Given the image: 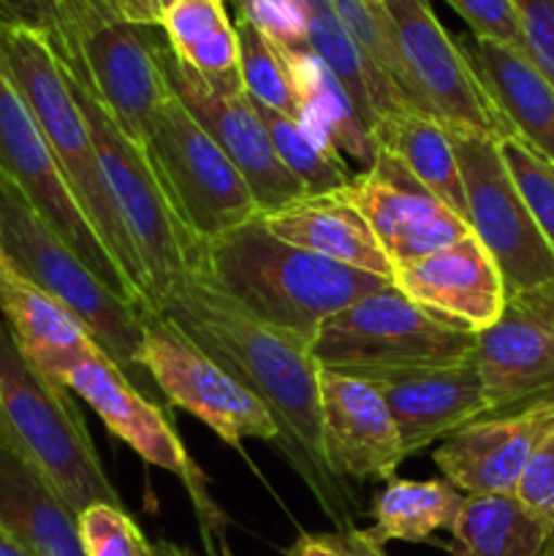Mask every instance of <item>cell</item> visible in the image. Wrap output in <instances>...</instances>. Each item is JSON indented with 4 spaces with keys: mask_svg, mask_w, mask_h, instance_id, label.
Masks as SVG:
<instances>
[{
    "mask_svg": "<svg viewBox=\"0 0 554 556\" xmlns=\"http://www.w3.org/2000/svg\"><path fill=\"white\" fill-rule=\"evenodd\" d=\"M318 400L331 470L345 483H389L405 451L378 386L318 367Z\"/></svg>",
    "mask_w": 554,
    "mask_h": 556,
    "instance_id": "obj_18",
    "label": "cell"
},
{
    "mask_svg": "<svg viewBox=\"0 0 554 556\" xmlns=\"http://www.w3.org/2000/svg\"><path fill=\"white\" fill-rule=\"evenodd\" d=\"M255 109L264 119L277 157L293 174V179L302 185L304 195L340 193L351 182V168H348L345 157H342V152L335 150L331 141L315 134L302 119L286 117V114L259 106V103H255Z\"/></svg>",
    "mask_w": 554,
    "mask_h": 556,
    "instance_id": "obj_32",
    "label": "cell"
},
{
    "mask_svg": "<svg viewBox=\"0 0 554 556\" xmlns=\"http://www.w3.org/2000/svg\"><path fill=\"white\" fill-rule=\"evenodd\" d=\"M141 326L139 362L163 405L188 410L228 445H242V440L277 443V427L259 396L201 351L177 324L163 313H144Z\"/></svg>",
    "mask_w": 554,
    "mask_h": 556,
    "instance_id": "obj_13",
    "label": "cell"
},
{
    "mask_svg": "<svg viewBox=\"0 0 554 556\" xmlns=\"http://www.w3.org/2000/svg\"><path fill=\"white\" fill-rule=\"evenodd\" d=\"M161 30L174 58L215 90H244L239 74V36L223 0H177Z\"/></svg>",
    "mask_w": 554,
    "mask_h": 556,
    "instance_id": "obj_26",
    "label": "cell"
},
{
    "mask_svg": "<svg viewBox=\"0 0 554 556\" xmlns=\"http://www.w3.org/2000/svg\"><path fill=\"white\" fill-rule=\"evenodd\" d=\"M340 195L367 220L394 269L473 233L454 206L418 182L411 168L386 150H378L367 168L353 174Z\"/></svg>",
    "mask_w": 554,
    "mask_h": 556,
    "instance_id": "obj_17",
    "label": "cell"
},
{
    "mask_svg": "<svg viewBox=\"0 0 554 556\" xmlns=\"http://www.w3.org/2000/svg\"><path fill=\"white\" fill-rule=\"evenodd\" d=\"M286 556H386L383 546L367 535V530H331L302 532Z\"/></svg>",
    "mask_w": 554,
    "mask_h": 556,
    "instance_id": "obj_40",
    "label": "cell"
},
{
    "mask_svg": "<svg viewBox=\"0 0 554 556\" xmlns=\"http://www.w3.org/2000/svg\"><path fill=\"white\" fill-rule=\"evenodd\" d=\"M470 27V36L489 38L511 49L525 52L519 20L511 0H445Z\"/></svg>",
    "mask_w": 554,
    "mask_h": 556,
    "instance_id": "obj_37",
    "label": "cell"
},
{
    "mask_svg": "<svg viewBox=\"0 0 554 556\" xmlns=\"http://www.w3.org/2000/svg\"><path fill=\"white\" fill-rule=\"evenodd\" d=\"M500 152L514 177L516 188L525 195L543 239L554 253V163L532 150L519 136L500 139Z\"/></svg>",
    "mask_w": 554,
    "mask_h": 556,
    "instance_id": "obj_34",
    "label": "cell"
},
{
    "mask_svg": "<svg viewBox=\"0 0 554 556\" xmlns=\"http://www.w3.org/2000/svg\"><path fill=\"white\" fill-rule=\"evenodd\" d=\"M54 0H0V20L41 27Z\"/></svg>",
    "mask_w": 554,
    "mask_h": 556,
    "instance_id": "obj_42",
    "label": "cell"
},
{
    "mask_svg": "<svg viewBox=\"0 0 554 556\" xmlns=\"http://www.w3.org/2000/svg\"><path fill=\"white\" fill-rule=\"evenodd\" d=\"M0 237L11 264L25 271L36 286L52 293L79 318L96 345L119 372L155 405H163L155 383L141 367L144 313L125 302L117 291L98 280L96 271L52 231L27 195L0 174Z\"/></svg>",
    "mask_w": 554,
    "mask_h": 556,
    "instance_id": "obj_5",
    "label": "cell"
},
{
    "mask_svg": "<svg viewBox=\"0 0 554 556\" xmlns=\"http://www.w3.org/2000/svg\"><path fill=\"white\" fill-rule=\"evenodd\" d=\"M487 416L554 402V282L508 293L505 309L476 334Z\"/></svg>",
    "mask_w": 554,
    "mask_h": 556,
    "instance_id": "obj_15",
    "label": "cell"
},
{
    "mask_svg": "<svg viewBox=\"0 0 554 556\" xmlns=\"http://www.w3.org/2000/svg\"><path fill=\"white\" fill-rule=\"evenodd\" d=\"M519 20L525 54L554 85V0H511Z\"/></svg>",
    "mask_w": 554,
    "mask_h": 556,
    "instance_id": "obj_38",
    "label": "cell"
},
{
    "mask_svg": "<svg viewBox=\"0 0 554 556\" xmlns=\"http://www.w3.org/2000/svg\"><path fill=\"white\" fill-rule=\"evenodd\" d=\"M465 505V494L445 478L435 481H402L391 478L373 500V519L367 535L386 546L389 541L427 543L435 532L454 527Z\"/></svg>",
    "mask_w": 554,
    "mask_h": 556,
    "instance_id": "obj_31",
    "label": "cell"
},
{
    "mask_svg": "<svg viewBox=\"0 0 554 556\" xmlns=\"http://www.w3.org/2000/svg\"><path fill=\"white\" fill-rule=\"evenodd\" d=\"M41 30L52 41L63 68L144 150L147 128L172 96L158 63L161 27L130 25L109 0H54Z\"/></svg>",
    "mask_w": 554,
    "mask_h": 556,
    "instance_id": "obj_4",
    "label": "cell"
},
{
    "mask_svg": "<svg viewBox=\"0 0 554 556\" xmlns=\"http://www.w3.org/2000/svg\"><path fill=\"white\" fill-rule=\"evenodd\" d=\"M199 269L261 324L310 345L326 318L391 286L383 277L282 242L266 231L261 217L204 242Z\"/></svg>",
    "mask_w": 554,
    "mask_h": 556,
    "instance_id": "obj_2",
    "label": "cell"
},
{
    "mask_svg": "<svg viewBox=\"0 0 554 556\" xmlns=\"http://www.w3.org/2000/svg\"><path fill=\"white\" fill-rule=\"evenodd\" d=\"M373 139L378 150L391 152L396 161L405 163L418 182L427 185L467 220L459 161L443 123L416 109H400L375 119Z\"/></svg>",
    "mask_w": 554,
    "mask_h": 556,
    "instance_id": "obj_29",
    "label": "cell"
},
{
    "mask_svg": "<svg viewBox=\"0 0 554 556\" xmlns=\"http://www.w3.org/2000/svg\"><path fill=\"white\" fill-rule=\"evenodd\" d=\"M3 255H5L3 253V237H0V258H3Z\"/></svg>",
    "mask_w": 554,
    "mask_h": 556,
    "instance_id": "obj_45",
    "label": "cell"
},
{
    "mask_svg": "<svg viewBox=\"0 0 554 556\" xmlns=\"http://www.w3.org/2000/svg\"><path fill=\"white\" fill-rule=\"evenodd\" d=\"M0 318L22 356L63 389L65 375L92 351H101L79 318L16 269L9 255L0 258Z\"/></svg>",
    "mask_w": 554,
    "mask_h": 556,
    "instance_id": "obj_22",
    "label": "cell"
},
{
    "mask_svg": "<svg viewBox=\"0 0 554 556\" xmlns=\"http://www.w3.org/2000/svg\"><path fill=\"white\" fill-rule=\"evenodd\" d=\"M373 383L394 416L405 459L487 418V396L473 358L454 367L378 375Z\"/></svg>",
    "mask_w": 554,
    "mask_h": 556,
    "instance_id": "obj_21",
    "label": "cell"
},
{
    "mask_svg": "<svg viewBox=\"0 0 554 556\" xmlns=\"http://www.w3.org/2000/svg\"><path fill=\"white\" fill-rule=\"evenodd\" d=\"M158 63L166 76L168 90L199 119L201 128L212 136V141L226 152L228 161L242 174L261 215L304 199L302 185L277 157L264 119L248 92L215 90L201 81L193 71H188L174 58L163 30L158 33Z\"/></svg>",
    "mask_w": 554,
    "mask_h": 556,
    "instance_id": "obj_16",
    "label": "cell"
},
{
    "mask_svg": "<svg viewBox=\"0 0 554 556\" xmlns=\"http://www.w3.org/2000/svg\"><path fill=\"white\" fill-rule=\"evenodd\" d=\"M76 521L85 556H152V543H147L123 505L96 503Z\"/></svg>",
    "mask_w": 554,
    "mask_h": 556,
    "instance_id": "obj_35",
    "label": "cell"
},
{
    "mask_svg": "<svg viewBox=\"0 0 554 556\" xmlns=\"http://www.w3.org/2000/svg\"><path fill=\"white\" fill-rule=\"evenodd\" d=\"M65 389L79 394L98 413V418L106 424L109 432L123 440V443H128L147 465L161 467V470L172 472L182 481L185 492L190 494V503H193L206 552L212 556H228L226 514L212 500L210 481L201 472V467L190 459L174 424L163 416V407L147 400L119 372L117 364L103 356V351H92L90 356L81 358L65 375Z\"/></svg>",
    "mask_w": 554,
    "mask_h": 556,
    "instance_id": "obj_11",
    "label": "cell"
},
{
    "mask_svg": "<svg viewBox=\"0 0 554 556\" xmlns=\"http://www.w3.org/2000/svg\"><path fill=\"white\" fill-rule=\"evenodd\" d=\"M451 556H549L554 530L516 494H465Z\"/></svg>",
    "mask_w": 554,
    "mask_h": 556,
    "instance_id": "obj_28",
    "label": "cell"
},
{
    "mask_svg": "<svg viewBox=\"0 0 554 556\" xmlns=\"http://www.w3.org/2000/svg\"><path fill=\"white\" fill-rule=\"evenodd\" d=\"M223 3H237V0H223Z\"/></svg>",
    "mask_w": 554,
    "mask_h": 556,
    "instance_id": "obj_46",
    "label": "cell"
},
{
    "mask_svg": "<svg viewBox=\"0 0 554 556\" xmlns=\"http://www.w3.org/2000/svg\"><path fill=\"white\" fill-rule=\"evenodd\" d=\"M465 188L467 226L498 264L508 293L554 282V253L516 188L500 141L449 128Z\"/></svg>",
    "mask_w": 554,
    "mask_h": 556,
    "instance_id": "obj_12",
    "label": "cell"
},
{
    "mask_svg": "<svg viewBox=\"0 0 554 556\" xmlns=\"http://www.w3.org/2000/svg\"><path fill=\"white\" fill-rule=\"evenodd\" d=\"M0 421L76 516L96 503H119L71 391L43 378L0 318Z\"/></svg>",
    "mask_w": 554,
    "mask_h": 556,
    "instance_id": "obj_6",
    "label": "cell"
},
{
    "mask_svg": "<svg viewBox=\"0 0 554 556\" xmlns=\"http://www.w3.org/2000/svg\"><path fill=\"white\" fill-rule=\"evenodd\" d=\"M391 282L411 302L476 334L503 315L508 299L503 275L476 233L413 264L396 266Z\"/></svg>",
    "mask_w": 554,
    "mask_h": 556,
    "instance_id": "obj_20",
    "label": "cell"
},
{
    "mask_svg": "<svg viewBox=\"0 0 554 556\" xmlns=\"http://www.w3.org/2000/svg\"><path fill=\"white\" fill-rule=\"evenodd\" d=\"M0 556H36L0 521Z\"/></svg>",
    "mask_w": 554,
    "mask_h": 556,
    "instance_id": "obj_43",
    "label": "cell"
},
{
    "mask_svg": "<svg viewBox=\"0 0 554 556\" xmlns=\"http://www.w3.org/2000/svg\"><path fill=\"white\" fill-rule=\"evenodd\" d=\"M307 47L324 60L326 68L345 87L369 134H373V125L380 114L413 109L407 98L369 63L367 54L353 41L351 33L342 27V22L331 14L329 5L324 0H307Z\"/></svg>",
    "mask_w": 554,
    "mask_h": 556,
    "instance_id": "obj_30",
    "label": "cell"
},
{
    "mask_svg": "<svg viewBox=\"0 0 554 556\" xmlns=\"http://www.w3.org/2000/svg\"><path fill=\"white\" fill-rule=\"evenodd\" d=\"M476 331L411 302L394 282L326 318L310 353L320 369L373 380L473 358Z\"/></svg>",
    "mask_w": 554,
    "mask_h": 556,
    "instance_id": "obj_7",
    "label": "cell"
},
{
    "mask_svg": "<svg viewBox=\"0 0 554 556\" xmlns=\"http://www.w3.org/2000/svg\"><path fill=\"white\" fill-rule=\"evenodd\" d=\"M65 79L87 119L109 193L139 253L147 288H150L152 313H158L163 299L177 288V282H182L188 271L201 266L204 242H199L182 226L147 152L119 130L103 103L68 71H65Z\"/></svg>",
    "mask_w": 554,
    "mask_h": 556,
    "instance_id": "obj_8",
    "label": "cell"
},
{
    "mask_svg": "<svg viewBox=\"0 0 554 556\" xmlns=\"http://www.w3.org/2000/svg\"><path fill=\"white\" fill-rule=\"evenodd\" d=\"M144 152L177 217L199 242L261 215L242 174L174 92L147 128Z\"/></svg>",
    "mask_w": 554,
    "mask_h": 556,
    "instance_id": "obj_9",
    "label": "cell"
},
{
    "mask_svg": "<svg viewBox=\"0 0 554 556\" xmlns=\"http://www.w3.org/2000/svg\"><path fill=\"white\" fill-rule=\"evenodd\" d=\"M462 49L514 136L554 163V85L525 52L489 38L462 36Z\"/></svg>",
    "mask_w": 554,
    "mask_h": 556,
    "instance_id": "obj_25",
    "label": "cell"
},
{
    "mask_svg": "<svg viewBox=\"0 0 554 556\" xmlns=\"http://www.w3.org/2000/svg\"><path fill=\"white\" fill-rule=\"evenodd\" d=\"M383 11L400 54L407 101L416 112L429 114L445 128L473 130L498 141L514 136L459 38L449 36L429 0H383Z\"/></svg>",
    "mask_w": 554,
    "mask_h": 556,
    "instance_id": "obj_10",
    "label": "cell"
},
{
    "mask_svg": "<svg viewBox=\"0 0 554 556\" xmlns=\"http://www.w3.org/2000/svg\"><path fill=\"white\" fill-rule=\"evenodd\" d=\"M239 36V74L250 101L277 114L299 119L297 92L280 43L269 41L248 20H234Z\"/></svg>",
    "mask_w": 554,
    "mask_h": 556,
    "instance_id": "obj_33",
    "label": "cell"
},
{
    "mask_svg": "<svg viewBox=\"0 0 554 556\" xmlns=\"http://www.w3.org/2000/svg\"><path fill=\"white\" fill-rule=\"evenodd\" d=\"M549 556H554V546H552V552H549Z\"/></svg>",
    "mask_w": 554,
    "mask_h": 556,
    "instance_id": "obj_47",
    "label": "cell"
},
{
    "mask_svg": "<svg viewBox=\"0 0 554 556\" xmlns=\"http://www.w3.org/2000/svg\"><path fill=\"white\" fill-rule=\"evenodd\" d=\"M514 494L554 530V429L538 443Z\"/></svg>",
    "mask_w": 554,
    "mask_h": 556,
    "instance_id": "obj_39",
    "label": "cell"
},
{
    "mask_svg": "<svg viewBox=\"0 0 554 556\" xmlns=\"http://www.w3.org/2000/svg\"><path fill=\"white\" fill-rule=\"evenodd\" d=\"M158 313L177 324L201 351L234 375L277 427V451L293 467L335 530L362 514L356 492L331 470L320 432L318 364L310 342L261 324L201 269L188 271Z\"/></svg>",
    "mask_w": 554,
    "mask_h": 556,
    "instance_id": "obj_1",
    "label": "cell"
},
{
    "mask_svg": "<svg viewBox=\"0 0 554 556\" xmlns=\"http://www.w3.org/2000/svg\"><path fill=\"white\" fill-rule=\"evenodd\" d=\"M152 556H193L188 548L177 546V543H168V541H158L152 543Z\"/></svg>",
    "mask_w": 554,
    "mask_h": 556,
    "instance_id": "obj_44",
    "label": "cell"
},
{
    "mask_svg": "<svg viewBox=\"0 0 554 556\" xmlns=\"http://www.w3.org/2000/svg\"><path fill=\"white\" fill-rule=\"evenodd\" d=\"M280 49L286 54L288 71H291L299 119L310 125L318 136H324L326 141H331L337 152H345L367 168L378 155V147H375L367 125L358 117L345 87L337 81V76L326 68L324 60L310 47Z\"/></svg>",
    "mask_w": 554,
    "mask_h": 556,
    "instance_id": "obj_27",
    "label": "cell"
},
{
    "mask_svg": "<svg viewBox=\"0 0 554 556\" xmlns=\"http://www.w3.org/2000/svg\"><path fill=\"white\" fill-rule=\"evenodd\" d=\"M0 49H3L5 65H9L22 98L36 114L38 125L47 136V144L63 172L71 195L90 220L109 258L128 282L136 307L141 313H152L150 288H147L139 253H136L128 228L109 193L90 128H87V119L74 92H71L52 41L41 27L0 20Z\"/></svg>",
    "mask_w": 554,
    "mask_h": 556,
    "instance_id": "obj_3",
    "label": "cell"
},
{
    "mask_svg": "<svg viewBox=\"0 0 554 556\" xmlns=\"http://www.w3.org/2000/svg\"><path fill=\"white\" fill-rule=\"evenodd\" d=\"M0 174L27 195L38 215L96 271L98 280L106 282L112 291H117L125 302L136 307L128 282L119 275L114 261L109 258L106 248L92 231L90 220L71 195L63 172H60L52 150H49L47 136H43L36 114L30 112L9 65H5L3 49H0Z\"/></svg>",
    "mask_w": 554,
    "mask_h": 556,
    "instance_id": "obj_14",
    "label": "cell"
},
{
    "mask_svg": "<svg viewBox=\"0 0 554 556\" xmlns=\"http://www.w3.org/2000/svg\"><path fill=\"white\" fill-rule=\"evenodd\" d=\"M76 519L0 421V521L36 556H85Z\"/></svg>",
    "mask_w": 554,
    "mask_h": 556,
    "instance_id": "obj_23",
    "label": "cell"
},
{
    "mask_svg": "<svg viewBox=\"0 0 554 556\" xmlns=\"http://www.w3.org/2000/svg\"><path fill=\"white\" fill-rule=\"evenodd\" d=\"M266 231L315 255L394 280V266L380 250L367 220L340 193L304 195L277 212L259 215Z\"/></svg>",
    "mask_w": 554,
    "mask_h": 556,
    "instance_id": "obj_24",
    "label": "cell"
},
{
    "mask_svg": "<svg viewBox=\"0 0 554 556\" xmlns=\"http://www.w3.org/2000/svg\"><path fill=\"white\" fill-rule=\"evenodd\" d=\"M177 0H109L114 11L125 22L139 27H161L163 14H166Z\"/></svg>",
    "mask_w": 554,
    "mask_h": 556,
    "instance_id": "obj_41",
    "label": "cell"
},
{
    "mask_svg": "<svg viewBox=\"0 0 554 556\" xmlns=\"http://www.w3.org/2000/svg\"><path fill=\"white\" fill-rule=\"evenodd\" d=\"M554 429V402L467 424L438 445L435 465L462 494H514L538 443Z\"/></svg>",
    "mask_w": 554,
    "mask_h": 556,
    "instance_id": "obj_19",
    "label": "cell"
},
{
    "mask_svg": "<svg viewBox=\"0 0 554 556\" xmlns=\"http://www.w3.org/2000/svg\"><path fill=\"white\" fill-rule=\"evenodd\" d=\"M237 16L280 47H307V0H237Z\"/></svg>",
    "mask_w": 554,
    "mask_h": 556,
    "instance_id": "obj_36",
    "label": "cell"
}]
</instances>
